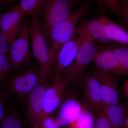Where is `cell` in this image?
<instances>
[{"instance_id": "cell-3", "label": "cell", "mask_w": 128, "mask_h": 128, "mask_svg": "<svg viewBox=\"0 0 128 128\" xmlns=\"http://www.w3.org/2000/svg\"><path fill=\"white\" fill-rule=\"evenodd\" d=\"M90 6V3L85 2L50 30L47 36L50 40V48L53 54L55 56L60 48L74 36L78 21L87 12Z\"/></svg>"}, {"instance_id": "cell-32", "label": "cell", "mask_w": 128, "mask_h": 128, "mask_svg": "<svg viewBox=\"0 0 128 128\" xmlns=\"http://www.w3.org/2000/svg\"><path fill=\"white\" fill-rule=\"evenodd\" d=\"M120 3H121V4L128 3V0H121Z\"/></svg>"}, {"instance_id": "cell-16", "label": "cell", "mask_w": 128, "mask_h": 128, "mask_svg": "<svg viewBox=\"0 0 128 128\" xmlns=\"http://www.w3.org/2000/svg\"><path fill=\"white\" fill-rule=\"evenodd\" d=\"M104 113L112 128H123L127 117L126 109L118 104L104 105Z\"/></svg>"}, {"instance_id": "cell-35", "label": "cell", "mask_w": 128, "mask_h": 128, "mask_svg": "<svg viewBox=\"0 0 128 128\" xmlns=\"http://www.w3.org/2000/svg\"><path fill=\"white\" fill-rule=\"evenodd\" d=\"M2 6H1L0 5V16L1 15H2V14H0V11H1V10L2 8Z\"/></svg>"}, {"instance_id": "cell-15", "label": "cell", "mask_w": 128, "mask_h": 128, "mask_svg": "<svg viewBox=\"0 0 128 128\" xmlns=\"http://www.w3.org/2000/svg\"><path fill=\"white\" fill-rule=\"evenodd\" d=\"M79 28L85 31L92 38L104 43L112 41L106 25L99 18L82 22Z\"/></svg>"}, {"instance_id": "cell-22", "label": "cell", "mask_w": 128, "mask_h": 128, "mask_svg": "<svg viewBox=\"0 0 128 128\" xmlns=\"http://www.w3.org/2000/svg\"><path fill=\"white\" fill-rule=\"evenodd\" d=\"M109 48L116 55L125 74H128V48L121 46H113Z\"/></svg>"}, {"instance_id": "cell-36", "label": "cell", "mask_w": 128, "mask_h": 128, "mask_svg": "<svg viewBox=\"0 0 128 128\" xmlns=\"http://www.w3.org/2000/svg\"><path fill=\"white\" fill-rule=\"evenodd\" d=\"M127 107H128V102H127Z\"/></svg>"}, {"instance_id": "cell-8", "label": "cell", "mask_w": 128, "mask_h": 128, "mask_svg": "<svg viewBox=\"0 0 128 128\" xmlns=\"http://www.w3.org/2000/svg\"><path fill=\"white\" fill-rule=\"evenodd\" d=\"M82 42V37L78 35L64 44L57 51L49 76L53 78L61 75L63 71L72 63Z\"/></svg>"}, {"instance_id": "cell-28", "label": "cell", "mask_w": 128, "mask_h": 128, "mask_svg": "<svg viewBox=\"0 0 128 128\" xmlns=\"http://www.w3.org/2000/svg\"><path fill=\"white\" fill-rule=\"evenodd\" d=\"M118 0H102V3L104 2L108 6L116 10L118 6Z\"/></svg>"}, {"instance_id": "cell-10", "label": "cell", "mask_w": 128, "mask_h": 128, "mask_svg": "<svg viewBox=\"0 0 128 128\" xmlns=\"http://www.w3.org/2000/svg\"><path fill=\"white\" fill-rule=\"evenodd\" d=\"M93 72L100 84L104 105L119 104L121 96L114 74L105 72L98 68Z\"/></svg>"}, {"instance_id": "cell-26", "label": "cell", "mask_w": 128, "mask_h": 128, "mask_svg": "<svg viewBox=\"0 0 128 128\" xmlns=\"http://www.w3.org/2000/svg\"><path fill=\"white\" fill-rule=\"evenodd\" d=\"M10 54V46L6 35L0 30V55Z\"/></svg>"}, {"instance_id": "cell-5", "label": "cell", "mask_w": 128, "mask_h": 128, "mask_svg": "<svg viewBox=\"0 0 128 128\" xmlns=\"http://www.w3.org/2000/svg\"><path fill=\"white\" fill-rule=\"evenodd\" d=\"M71 13L68 0H44L37 19L44 34L48 36L55 25Z\"/></svg>"}, {"instance_id": "cell-1", "label": "cell", "mask_w": 128, "mask_h": 128, "mask_svg": "<svg viewBox=\"0 0 128 128\" xmlns=\"http://www.w3.org/2000/svg\"><path fill=\"white\" fill-rule=\"evenodd\" d=\"M42 80L39 67L26 66L12 73L2 88L9 97L13 96L22 107H26L31 92Z\"/></svg>"}, {"instance_id": "cell-14", "label": "cell", "mask_w": 128, "mask_h": 128, "mask_svg": "<svg viewBox=\"0 0 128 128\" xmlns=\"http://www.w3.org/2000/svg\"><path fill=\"white\" fill-rule=\"evenodd\" d=\"M92 61L97 68L114 74H125L112 50L110 48L97 50Z\"/></svg>"}, {"instance_id": "cell-19", "label": "cell", "mask_w": 128, "mask_h": 128, "mask_svg": "<svg viewBox=\"0 0 128 128\" xmlns=\"http://www.w3.org/2000/svg\"><path fill=\"white\" fill-rule=\"evenodd\" d=\"M13 73L9 54L0 55V89L8 78Z\"/></svg>"}, {"instance_id": "cell-24", "label": "cell", "mask_w": 128, "mask_h": 128, "mask_svg": "<svg viewBox=\"0 0 128 128\" xmlns=\"http://www.w3.org/2000/svg\"><path fill=\"white\" fill-rule=\"evenodd\" d=\"M94 128H112L104 110L98 114Z\"/></svg>"}, {"instance_id": "cell-23", "label": "cell", "mask_w": 128, "mask_h": 128, "mask_svg": "<svg viewBox=\"0 0 128 128\" xmlns=\"http://www.w3.org/2000/svg\"><path fill=\"white\" fill-rule=\"evenodd\" d=\"M39 128H60L56 118L51 115L44 116L40 123Z\"/></svg>"}, {"instance_id": "cell-4", "label": "cell", "mask_w": 128, "mask_h": 128, "mask_svg": "<svg viewBox=\"0 0 128 128\" xmlns=\"http://www.w3.org/2000/svg\"><path fill=\"white\" fill-rule=\"evenodd\" d=\"M76 34L82 37V44L73 62L61 74L70 78L72 82H76L82 80L86 68L92 61L97 50L94 43L95 40L84 30L78 27L74 36Z\"/></svg>"}, {"instance_id": "cell-2", "label": "cell", "mask_w": 128, "mask_h": 128, "mask_svg": "<svg viewBox=\"0 0 128 128\" xmlns=\"http://www.w3.org/2000/svg\"><path fill=\"white\" fill-rule=\"evenodd\" d=\"M30 21V42L33 54L36 60L43 79L48 78L54 62L55 56L50 52L37 19V16L32 15Z\"/></svg>"}, {"instance_id": "cell-18", "label": "cell", "mask_w": 128, "mask_h": 128, "mask_svg": "<svg viewBox=\"0 0 128 128\" xmlns=\"http://www.w3.org/2000/svg\"><path fill=\"white\" fill-rule=\"evenodd\" d=\"M99 18L106 26L112 40L128 44V33L125 30L104 15Z\"/></svg>"}, {"instance_id": "cell-34", "label": "cell", "mask_w": 128, "mask_h": 128, "mask_svg": "<svg viewBox=\"0 0 128 128\" xmlns=\"http://www.w3.org/2000/svg\"><path fill=\"white\" fill-rule=\"evenodd\" d=\"M99 3L100 5L102 4V0H99Z\"/></svg>"}, {"instance_id": "cell-31", "label": "cell", "mask_w": 128, "mask_h": 128, "mask_svg": "<svg viewBox=\"0 0 128 128\" xmlns=\"http://www.w3.org/2000/svg\"><path fill=\"white\" fill-rule=\"evenodd\" d=\"M124 128H128V115L126 117V120H125V122H124Z\"/></svg>"}, {"instance_id": "cell-25", "label": "cell", "mask_w": 128, "mask_h": 128, "mask_svg": "<svg viewBox=\"0 0 128 128\" xmlns=\"http://www.w3.org/2000/svg\"><path fill=\"white\" fill-rule=\"evenodd\" d=\"M9 96L3 88L0 89V122L4 116Z\"/></svg>"}, {"instance_id": "cell-30", "label": "cell", "mask_w": 128, "mask_h": 128, "mask_svg": "<svg viewBox=\"0 0 128 128\" xmlns=\"http://www.w3.org/2000/svg\"><path fill=\"white\" fill-rule=\"evenodd\" d=\"M123 89L124 96L128 99V80H126L124 82Z\"/></svg>"}, {"instance_id": "cell-6", "label": "cell", "mask_w": 128, "mask_h": 128, "mask_svg": "<svg viewBox=\"0 0 128 128\" xmlns=\"http://www.w3.org/2000/svg\"><path fill=\"white\" fill-rule=\"evenodd\" d=\"M30 42V21L24 19L10 47L9 55L13 73L25 65L31 58Z\"/></svg>"}, {"instance_id": "cell-12", "label": "cell", "mask_w": 128, "mask_h": 128, "mask_svg": "<svg viewBox=\"0 0 128 128\" xmlns=\"http://www.w3.org/2000/svg\"><path fill=\"white\" fill-rule=\"evenodd\" d=\"M82 80L84 94L92 110L96 114L102 112L104 105L97 78L92 72L83 76Z\"/></svg>"}, {"instance_id": "cell-27", "label": "cell", "mask_w": 128, "mask_h": 128, "mask_svg": "<svg viewBox=\"0 0 128 128\" xmlns=\"http://www.w3.org/2000/svg\"><path fill=\"white\" fill-rule=\"evenodd\" d=\"M115 11L118 12L124 19L128 22V3L118 5Z\"/></svg>"}, {"instance_id": "cell-20", "label": "cell", "mask_w": 128, "mask_h": 128, "mask_svg": "<svg viewBox=\"0 0 128 128\" xmlns=\"http://www.w3.org/2000/svg\"><path fill=\"white\" fill-rule=\"evenodd\" d=\"M95 122L91 113L82 109L79 118L70 126L71 128H94Z\"/></svg>"}, {"instance_id": "cell-9", "label": "cell", "mask_w": 128, "mask_h": 128, "mask_svg": "<svg viewBox=\"0 0 128 128\" xmlns=\"http://www.w3.org/2000/svg\"><path fill=\"white\" fill-rule=\"evenodd\" d=\"M49 82L48 78L43 79L28 98L26 106L27 122L32 128L39 123L44 116V96Z\"/></svg>"}, {"instance_id": "cell-11", "label": "cell", "mask_w": 128, "mask_h": 128, "mask_svg": "<svg viewBox=\"0 0 128 128\" xmlns=\"http://www.w3.org/2000/svg\"><path fill=\"white\" fill-rule=\"evenodd\" d=\"M24 17L19 6H12L0 16V30L6 36L10 47L20 30Z\"/></svg>"}, {"instance_id": "cell-21", "label": "cell", "mask_w": 128, "mask_h": 128, "mask_svg": "<svg viewBox=\"0 0 128 128\" xmlns=\"http://www.w3.org/2000/svg\"><path fill=\"white\" fill-rule=\"evenodd\" d=\"M44 0H20L18 5L24 16L35 15L38 16Z\"/></svg>"}, {"instance_id": "cell-29", "label": "cell", "mask_w": 128, "mask_h": 128, "mask_svg": "<svg viewBox=\"0 0 128 128\" xmlns=\"http://www.w3.org/2000/svg\"><path fill=\"white\" fill-rule=\"evenodd\" d=\"M14 0H0V5L2 7L8 6L12 4Z\"/></svg>"}, {"instance_id": "cell-33", "label": "cell", "mask_w": 128, "mask_h": 128, "mask_svg": "<svg viewBox=\"0 0 128 128\" xmlns=\"http://www.w3.org/2000/svg\"><path fill=\"white\" fill-rule=\"evenodd\" d=\"M39 124H36L32 128H39Z\"/></svg>"}, {"instance_id": "cell-37", "label": "cell", "mask_w": 128, "mask_h": 128, "mask_svg": "<svg viewBox=\"0 0 128 128\" xmlns=\"http://www.w3.org/2000/svg\"><path fill=\"white\" fill-rule=\"evenodd\" d=\"M68 0V1H69V0Z\"/></svg>"}, {"instance_id": "cell-7", "label": "cell", "mask_w": 128, "mask_h": 128, "mask_svg": "<svg viewBox=\"0 0 128 128\" xmlns=\"http://www.w3.org/2000/svg\"><path fill=\"white\" fill-rule=\"evenodd\" d=\"M49 82L44 96L43 112L44 116L51 115L61 104L65 92L71 79L61 75Z\"/></svg>"}, {"instance_id": "cell-17", "label": "cell", "mask_w": 128, "mask_h": 128, "mask_svg": "<svg viewBox=\"0 0 128 128\" xmlns=\"http://www.w3.org/2000/svg\"><path fill=\"white\" fill-rule=\"evenodd\" d=\"M25 124L16 109L7 105L4 116L0 122V128H24Z\"/></svg>"}, {"instance_id": "cell-13", "label": "cell", "mask_w": 128, "mask_h": 128, "mask_svg": "<svg viewBox=\"0 0 128 128\" xmlns=\"http://www.w3.org/2000/svg\"><path fill=\"white\" fill-rule=\"evenodd\" d=\"M59 108L56 118L60 128L70 126L79 118L82 110L80 102L72 98L62 102Z\"/></svg>"}]
</instances>
